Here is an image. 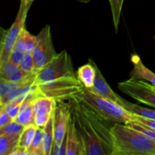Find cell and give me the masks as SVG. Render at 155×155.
<instances>
[{"mask_svg":"<svg viewBox=\"0 0 155 155\" xmlns=\"http://www.w3.org/2000/svg\"><path fill=\"white\" fill-rule=\"evenodd\" d=\"M96 75L95 62L89 59V63L80 67L77 71V77L83 83L86 89H91L93 87Z\"/></svg>","mask_w":155,"mask_h":155,"instance_id":"5bb4252c","label":"cell"},{"mask_svg":"<svg viewBox=\"0 0 155 155\" xmlns=\"http://www.w3.org/2000/svg\"><path fill=\"white\" fill-rule=\"evenodd\" d=\"M12 121V120L11 119L7 112L4 109L0 108V127L7 125L8 124H9Z\"/></svg>","mask_w":155,"mask_h":155,"instance_id":"f546056e","label":"cell"},{"mask_svg":"<svg viewBox=\"0 0 155 155\" xmlns=\"http://www.w3.org/2000/svg\"><path fill=\"white\" fill-rule=\"evenodd\" d=\"M10 155H29V153L27 149L18 145V147L15 148V149L11 153Z\"/></svg>","mask_w":155,"mask_h":155,"instance_id":"4dcf8cb0","label":"cell"},{"mask_svg":"<svg viewBox=\"0 0 155 155\" xmlns=\"http://www.w3.org/2000/svg\"><path fill=\"white\" fill-rule=\"evenodd\" d=\"M75 98L104 120L124 124L133 120V114L117 103L98 95L92 89L85 88Z\"/></svg>","mask_w":155,"mask_h":155,"instance_id":"7a4b0ae2","label":"cell"},{"mask_svg":"<svg viewBox=\"0 0 155 155\" xmlns=\"http://www.w3.org/2000/svg\"><path fill=\"white\" fill-rule=\"evenodd\" d=\"M34 112V124L44 127L54 113L57 101L48 97L39 96L32 101Z\"/></svg>","mask_w":155,"mask_h":155,"instance_id":"30bf717a","label":"cell"},{"mask_svg":"<svg viewBox=\"0 0 155 155\" xmlns=\"http://www.w3.org/2000/svg\"><path fill=\"white\" fill-rule=\"evenodd\" d=\"M15 120L24 127L34 124V112L32 101L25 100L23 102L21 110Z\"/></svg>","mask_w":155,"mask_h":155,"instance_id":"e0dca14e","label":"cell"},{"mask_svg":"<svg viewBox=\"0 0 155 155\" xmlns=\"http://www.w3.org/2000/svg\"><path fill=\"white\" fill-rule=\"evenodd\" d=\"M34 61V71L39 72L54 58L57 53L54 49L51 33V27L47 24L37 35V41L32 50Z\"/></svg>","mask_w":155,"mask_h":155,"instance_id":"52a82bcc","label":"cell"},{"mask_svg":"<svg viewBox=\"0 0 155 155\" xmlns=\"http://www.w3.org/2000/svg\"><path fill=\"white\" fill-rule=\"evenodd\" d=\"M25 52L26 51H24V50L21 49V48H18L16 46H14L13 49H12V52L10 54V56H9L8 61H12L15 64L19 66Z\"/></svg>","mask_w":155,"mask_h":155,"instance_id":"83f0119b","label":"cell"},{"mask_svg":"<svg viewBox=\"0 0 155 155\" xmlns=\"http://www.w3.org/2000/svg\"><path fill=\"white\" fill-rule=\"evenodd\" d=\"M18 39L24 44L26 51H32L37 41V36L31 34L28 30L24 28L20 34Z\"/></svg>","mask_w":155,"mask_h":155,"instance_id":"603a6c76","label":"cell"},{"mask_svg":"<svg viewBox=\"0 0 155 155\" xmlns=\"http://www.w3.org/2000/svg\"><path fill=\"white\" fill-rule=\"evenodd\" d=\"M108 1L110 3V9H111L114 26L116 32H117L124 0H108Z\"/></svg>","mask_w":155,"mask_h":155,"instance_id":"7402d4cb","label":"cell"},{"mask_svg":"<svg viewBox=\"0 0 155 155\" xmlns=\"http://www.w3.org/2000/svg\"><path fill=\"white\" fill-rule=\"evenodd\" d=\"M44 136L42 148H43L44 155H50L54 142V114L51 116L46 125L43 127Z\"/></svg>","mask_w":155,"mask_h":155,"instance_id":"ac0fdd59","label":"cell"},{"mask_svg":"<svg viewBox=\"0 0 155 155\" xmlns=\"http://www.w3.org/2000/svg\"><path fill=\"white\" fill-rule=\"evenodd\" d=\"M44 129L37 127L31 145L28 149L29 155H44L42 142H43Z\"/></svg>","mask_w":155,"mask_h":155,"instance_id":"ffe728a7","label":"cell"},{"mask_svg":"<svg viewBox=\"0 0 155 155\" xmlns=\"http://www.w3.org/2000/svg\"><path fill=\"white\" fill-rule=\"evenodd\" d=\"M36 129H37V126H36L35 124H32V125L24 127V130L20 135L18 145L28 151L33 140V138H34Z\"/></svg>","mask_w":155,"mask_h":155,"instance_id":"44dd1931","label":"cell"},{"mask_svg":"<svg viewBox=\"0 0 155 155\" xmlns=\"http://www.w3.org/2000/svg\"><path fill=\"white\" fill-rule=\"evenodd\" d=\"M21 134H0V155H10L18 147Z\"/></svg>","mask_w":155,"mask_h":155,"instance_id":"2e32d148","label":"cell"},{"mask_svg":"<svg viewBox=\"0 0 155 155\" xmlns=\"http://www.w3.org/2000/svg\"><path fill=\"white\" fill-rule=\"evenodd\" d=\"M24 74L19 66L15 64L10 61H7L0 65V79L11 82H18L24 78Z\"/></svg>","mask_w":155,"mask_h":155,"instance_id":"9a60e30c","label":"cell"},{"mask_svg":"<svg viewBox=\"0 0 155 155\" xmlns=\"http://www.w3.org/2000/svg\"><path fill=\"white\" fill-rule=\"evenodd\" d=\"M118 88L136 101L155 107V89L150 83L130 78L118 83Z\"/></svg>","mask_w":155,"mask_h":155,"instance_id":"ba28073f","label":"cell"},{"mask_svg":"<svg viewBox=\"0 0 155 155\" xmlns=\"http://www.w3.org/2000/svg\"><path fill=\"white\" fill-rule=\"evenodd\" d=\"M24 127L15 120H12L7 125L0 127V134H21L24 130Z\"/></svg>","mask_w":155,"mask_h":155,"instance_id":"484cf974","label":"cell"},{"mask_svg":"<svg viewBox=\"0 0 155 155\" xmlns=\"http://www.w3.org/2000/svg\"><path fill=\"white\" fill-rule=\"evenodd\" d=\"M71 104L76 124L84 141L86 155H114L84 113L80 101L74 98Z\"/></svg>","mask_w":155,"mask_h":155,"instance_id":"3957f363","label":"cell"},{"mask_svg":"<svg viewBox=\"0 0 155 155\" xmlns=\"http://www.w3.org/2000/svg\"><path fill=\"white\" fill-rule=\"evenodd\" d=\"M130 60L133 65V70L130 74V78L144 80L155 86V74L145 67L140 56L137 54H132Z\"/></svg>","mask_w":155,"mask_h":155,"instance_id":"4fadbf2b","label":"cell"},{"mask_svg":"<svg viewBox=\"0 0 155 155\" xmlns=\"http://www.w3.org/2000/svg\"><path fill=\"white\" fill-rule=\"evenodd\" d=\"M19 68L26 75L34 72V61H33L32 51H27L24 53L22 61L19 64Z\"/></svg>","mask_w":155,"mask_h":155,"instance_id":"cb8c5ba5","label":"cell"},{"mask_svg":"<svg viewBox=\"0 0 155 155\" xmlns=\"http://www.w3.org/2000/svg\"><path fill=\"white\" fill-rule=\"evenodd\" d=\"M115 155H155V140L120 123L111 127Z\"/></svg>","mask_w":155,"mask_h":155,"instance_id":"6da1fadb","label":"cell"},{"mask_svg":"<svg viewBox=\"0 0 155 155\" xmlns=\"http://www.w3.org/2000/svg\"><path fill=\"white\" fill-rule=\"evenodd\" d=\"M121 107L125 108L126 110L130 111L133 114L155 120V110H153V109L142 107L139 104H133V103L130 102L125 99H124V101H123Z\"/></svg>","mask_w":155,"mask_h":155,"instance_id":"d6986e66","label":"cell"},{"mask_svg":"<svg viewBox=\"0 0 155 155\" xmlns=\"http://www.w3.org/2000/svg\"><path fill=\"white\" fill-rule=\"evenodd\" d=\"M23 102L24 101H10V102L5 103L2 105H0V108L4 109L9 115L11 119L12 120H15L21 110Z\"/></svg>","mask_w":155,"mask_h":155,"instance_id":"d4e9b609","label":"cell"},{"mask_svg":"<svg viewBox=\"0 0 155 155\" xmlns=\"http://www.w3.org/2000/svg\"><path fill=\"white\" fill-rule=\"evenodd\" d=\"M154 39H155V36H154Z\"/></svg>","mask_w":155,"mask_h":155,"instance_id":"836d02e7","label":"cell"},{"mask_svg":"<svg viewBox=\"0 0 155 155\" xmlns=\"http://www.w3.org/2000/svg\"><path fill=\"white\" fill-rule=\"evenodd\" d=\"M126 124L128 125L129 127H132V128L141 132V133L145 134V136H147L148 137L151 138V139H154V140H155V130H152V129L149 128V127H146V126L142 125V124H139V123L135 122V121L133 120L130 121V122H128Z\"/></svg>","mask_w":155,"mask_h":155,"instance_id":"4316f807","label":"cell"},{"mask_svg":"<svg viewBox=\"0 0 155 155\" xmlns=\"http://www.w3.org/2000/svg\"><path fill=\"white\" fill-rule=\"evenodd\" d=\"M152 86H153V88H154V89H155V86H154V85H152Z\"/></svg>","mask_w":155,"mask_h":155,"instance_id":"d6a6232c","label":"cell"},{"mask_svg":"<svg viewBox=\"0 0 155 155\" xmlns=\"http://www.w3.org/2000/svg\"><path fill=\"white\" fill-rule=\"evenodd\" d=\"M67 155H86V147L82 135L76 124L74 115H71L68 130Z\"/></svg>","mask_w":155,"mask_h":155,"instance_id":"8fae6325","label":"cell"},{"mask_svg":"<svg viewBox=\"0 0 155 155\" xmlns=\"http://www.w3.org/2000/svg\"><path fill=\"white\" fill-rule=\"evenodd\" d=\"M133 120L135 122L139 123V124H142L144 126H146V127H149V128L152 129V130H155V120H150L147 119V118L137 116V115L133 114Z\"/></svg>","mask_w":155,"mask_h":155,"instance_id":"f1b7e54d","label":"cell"},{"mask_svg":"<svg viewBox=\"0 0 155 155\" xmlns=\"http://www.w3.org/2000/svg\"><path fill=\"white\" fill-rule=\"evenodd\" d=\"M36 89L39 96L48 97L58 102L73 99L81 93L85 87L77 77H74L36 84Z\"/></svg>","mask_w":155,"mask_h":155,"instance_id":"277c9868","label":"cell"},{"mask_svg":"<svg viewBox=\"0 0 155 155\" xmlns=\"http://www.w3.org/2000/svg\"><path fill=\"white\" fill-rule=\"evenodd\" d=\"M72 115L71 104L64 101L57 102L54 114V143L60 147L68 130L70 119Z\"/></svg>","mask_w":155,"mask_h":155,"instance_id":"9c48e42d","label":"cell"},{"mask_svg":"<svg viewBox=\"0 0 155 155\" xmlns=\"http://www.w3.org/2000/svg\"><path fill=\"white\" fill-rule=\"evenodd\" d=\"M34 0H21L19 9L13 24L2 35L0 46V65L8 61L9 56L22 30L25 28V22L29 10Z\"/></svg>","mask_w":155,"mask_h":155,"instance_id":"5b68a950","label":"cell"},{"mask_svg":"<svg viewBox=\"0 0 155 155\" xmlns=\"http://www.w3.org/2000/svg\"><path fill=\"white\" fill-rule=\"evenodd\" d=\"M95 69H96V75H95V83H94L93 87L92 88V90L97 93L98 95H101L103 98H105L107 99L110 100L114 102L117 103L119 105L121 106L123 101L124 98L119 96L117 93H115L113 89L110 88L107 82L106 81L105 78L103 77L102 74L100 71L99 68H98L96 64L95 63Z\"/></svg>","mask_w":155,"mask_h":155,"instance_id":"7c38bea8","label":"cell"},{"mask_svg":"<svg viewBox=\"0 0 155 155\" xmlns=\"http://www.w3.org/2000/svg\"><path fill=\"white\" fill-rule=\"evenodd\" d=\"M77 1H79V2H80L88 3V2H89V1H90V0H77Z\"/></svg>","mask_w":155,"mask_h":155,"instance_id":"1f68e13d","label":"cell"},{"mask_svg":"<svg viewBox=\"0 0 155 155\" xmlns=\"http://www.w3.org/2000/svg\"><path fill=\"white\" fill-rule=\"evenodd\" d=\"M77 77L72 60L66 50L58 54L49 64L37 72L36 84L47 83L65 77Z\"/></svg>","mask_w":155,"mask_h":155,"instance_id":"8992f818","label":"cell"}]
</instances>
